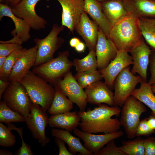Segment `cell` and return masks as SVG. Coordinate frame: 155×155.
<instances>
[{
	"mask_svg": "<svg viewBox=\"0 0 155 155\" xmlns=\"http://www.w3.org/2000/svg\"><path fill=\"white\" fill-rule=\"evenodd\" d=\"M51 134L52 136L64 141L68 146L69 151L73 155L77 152L79 153L78 155H94L82 144L79 137L73 136L68 130L53 128L51 130Z\"/></svg>",
	"mask_w": 155,
	"mask_h": 155,
	"instance_id": "cb8c5ba5",
	"label": "cell"
},
{
	"mask_svg": "<svg viewBox=\"0 0 155 155\" xmlns=\"http://www.w3.org/2000/svg\"><path fill=\"white\" fill-rule=\"evenodd\" d=\"M144 139L139 137L132 140L123 141L120 146L126 155H145Z\"/></svg>",
	"mask_w": 155,
	"mask_h": 155,
	"instance_id": "f546056e",
	"label": "cell"
},
{
	"mask_svg": "<svg viewBox=\"0 0 155 155\" xmlns=\"http://www.w3.org/2000/svg\"><path fill=\"white\" fill-rule=\"evenodd\" d=\"M80 41V40L78 38H73L70 40L69 44L71 47L75 48Z\"/></svg>",
	"mask_w": 155,
	"mask_h": 155,
	"instance_id": "f6af8a7d",
	"label": "cell"
},
{
	"mask_svg": "<svg viewBox=\"0 0 155 155\" xmlns=\"http://www.w3.org/2000/svg\"><path fill=\"white\" fill-rule=\"evenodd\" d=\"M131 55L124 51H118L115 58L105 68L99 70L104 82L111 90L114 89V81L118 75L125 68L132 64Z\"/></svg>",
	"mask_w": 155,
	"mask_h": 155,
	"instance_id": "4fadbf2b",
	"label": "cell"
},
{
	"mask_svg": "<svg viewBox=\"0 0 155 155\" xmlns=\"http://www.w3.org/2000/svg\"><path fill=\"white\" fill-rule=\"evenodd\" d=\"M75 48L77 52H82L84 51L85 49V45L84 43L80 41Z\"/></svg>",
	"mask_w": 155,
	"mask_h": 155,
	"instance_id": "ee69618b",
	"label": "cell"
},
{
	"mask_svg": "<svg viewBox=\"0 0 155 155\" xmlns=\"http://www.w3.org/2000/svg\"><path fill=\"white\" fill-rule=\"evenodd\" d=\"M75 135L84 142V147L95 154L110 141L119 138L123 134L121 130L103 134L96 135L84 132L77 129L73 131Z\"/></svg>",
	"mask_w": 155,
	"mask_h": 155,
	"instance_id": "2e32d148",
	"label": "cell"
},
{
	"mask_svg": "<svg viewBox=\"0 0 155 155\" xmlns=\"http://www.w3.org/2000/svg\"><path fill=\"white\" fill-rule=\"evenodd\" d=\"M152 51L143 38L140 42L129 52L133 61V66L131 71L134 74H138L142 80L145 82H147V69Z\"/></svg>",
	"mask_w": 155,
	"mask_h": 155,
	"instance_id": "5bb4252c",
	"label": "cell"
},
{
	"mask_svg": "<svg viewBox=\"0 0 155 155\" xmlns=\"http://www.w3.org/2000/svg\"><path fill=\"white\" fill-rule=\"evenodd\" d=\"M80 120L78 112L69 111L51 115L49 118L48 124L51 127L65 129L70 132L77 129Z\"/></svg>",
	"mask_w": 155,
	"mask_h": 155,
	"instance_id": "603a6c76",
	"label": "cell"
},
{
	"mask_svg": "<svg viewBox=\"0 0 155 155\" xmlns=\"http://www.w3.org/2000/svg\"><path fill=\"white\" fill-rule=\"evenodd\" d=\"M20 82L26 89L32 102L48 111L54 98L55 88L30 70Z\"/></svg>",
	"mask_w": 155,
	"mask_h": 155,
	"instance_id": "3957f363",
	"label": "cell"
},
{
	"mask_svg": "<svg viewBox=\"0 0 155 155\" xmlns=\"http://www.w3.org/2000/svg\"><path fill=\"white\" fill-rule=\"evenodd\" d=\"M4 16L10 18L13 22L15 28L11 32L13 36L11 39L7 41H0V43H11L22 45L27 41L31 37L30 34L31 28L28 23L24 20L15 16L11 8L7 5L0 4V20Z\"/></svg>",
	"mask_w": 155,
	"mask_h": 155,
	"instance_id": "8fae6325",
	"label": "cell"
},
{
	"mask_svg": "<svg viewBox=\"0 0 155 155\" xmlns=\"http://www.w3.org/2000/svg\"><path fill=\"white\" fill-rule=\"evenodd\" d=\"M144 144L145 155H155V137L144 139Z\"/></svg>",
	"mask_w": 155,
	"mask_h": 155,
	"instance_id": "f35d334b",
	"label": "cell"
},
{
	"mask_svg": "<svg viewBox=\"0 0 155 155\" xmlns=\"http://www.w3.org/2000/svg\"><path fill=\"white\" fill-rule=\"evenodd\" d=\"M14 6H16L23 0H8Z\"/></svg>",
	"mask_w": 155,
	"mask_h": 155,
	"instance_id": "c3c4849f",
	"label": "cell"
},
{
	"mask_svg": "<svg viewBox=\"0 0 155 155\" xmlns=\"http://www.w3.org/2000/svg\"><path fill=\"white\" fill-rule=\"evenodd\" d=\"M3 101L12 110L26 119L29 114L32 102L20 82H10L2 96Z\"/></svg>",
	"mask_w": 155,
	"mask_h": 155,
	"instance_id": "52a82bcc",
	"label": "cell"
},
{
	"mask_svg": "<svg viewBox=\"0 0 155 155\" xmlns=\"http://www.w3.org/2000/svg\"><path fill=\"white\" fill-rule=\"evenodd\" d=\"M113 139L108 142L105 147H103L95 155H126L117 146Z\"/></svg>",
	"mask_w": 155,
	"mask_h": 155,
	"instance_id": "d590c367",
	"label": "cell"
},
{
	"mask_svg": "<svg viewBox=\"0 0 155 155\" xmlns=\"http://www.w3.org/2000/svg\"><path fill=\"white\" fill-rule=\"evenodd\" d=\"M151 88L152 91L155 94V84L151 85Z\"/></svg>",
	"mask_w": 155,
	"mask_h": 155,
	"instance_id": "681fc988",
	"label": "cell"
},
{
	"mask_svg": "<svg viewBox=\"0 0 155 155\" xmlns=\"http://www.w3.org/2000/svg\"><path fill=\"white\" fill-rule=\"evenodd\" d=\"M69 55L68 51L60 52L56 58L36 66L32 71L53 85L64 78L73 66Z\"/></svg>",
	"mask_w": 155,
	"mask_h": 155,
	"instance_id": "277c9868",
	"label": "cell"
},
{
	"mask_svg": "<svg viewBox=\"0 0 155 155\" xmlns=\"http://www.w3.org/2000/svg\"><path fill=\"white\" fill-rule=\"evenodd\" d=\"M40 0H23L11 8L12 12L17 17L27 22L32 29L39 30L45 28L47 21L38 15L35 7Z\"/></svg>",
	"mask_w": 155,
	"mask_h": 155,
	"instance_id": "7c38bea8",
	"label": "cell"
},
{
	"mask_svg": "<svg viewBox=\"0 0 155 155\" xmlns=\"http://www.w3.org/2000/svg\"><path fill=\"white\" fill-rule=\"evenodd\" d=\"M26 49L22 47L17 49L7 56L3 69L0 72V79L8 81L10 72L13 66Z\"/></svg>",
	"mask_w": 155,
	"mask_h": 155,
	"instance_id": "d6a6232c",
	"label": "cell"
},
{
	"mask_svg": "<svg viewBox=\"0 0 155 155\" xmlns=\"http://www.w3.org/2000/svg\"><path fill=\"white\" fill-rule=\"evenodd\" d=\"M65 27L54 24L49 34L42 39L35 38L34 42L38 47L36 59L34 64L36 66L46 62L53 58V55L61 47L65 40L58 36L63 30Z\"/></svg>",
	"mask_w": 155,
	"mask_h": 155,
	"instance_id": "8992f818",
	"label": "cell"
},
{
	"mask_svg": "<svg viewBox=\"0 0 155 155\" xmlns=\"http://www.w3.org/2000/svg\"><path fill=\"white\" fill-rule=\"evenodd\" d=\"M73 107V103L63 93L55 89L53 101L48 111L49 113L54 115L70 111Z\"/></svg>",
	"mask_w": 155,
	"mask_h": 155,
	"instance_id": "4316f807",
	"label": "cell"
},
{
	"mask_svg": "<svg viewBox=\"0 0 155 155\" xmlns=\"http://www.w3.org/2000/svg\"><path fill=\"white\" fill-rule=\"evenodd\" d=\"M2 0H0L1 1H2Z\"/></svg>",
	"mask_w": 155,
	"mask_h": 155,
	"instance_id": "816d5d0a",
	"label": "cell"
},
{
	"mask_svg": "<svg viewBox=\"0 0 155 155\" xmlns=\"http://www.w3.org/2000/svg\"><path fill=\"white\" fill-rule=\"evenodd\" d=\"M0 155H13L12 152L9 150L1 149L0 150Z\"/></svg>",
	"mask_w": 155,
	"mask_h": 155,
	"instance_id": "7dc6e473",
	"label": "cell"
},
{
	"mask_svg": "<svg viewBox=\"0 0 155 155\" xmlns=\"http://www.w3.org/2000/svg\"><path fill=\"white\" fill-rule=\"evenodd\" d=\"M25 121L26 119L23 115L10 108L3 101H0V122L7 124Z\"/></svg>",
	"mask_w": 155,
	"mask_h": 155,
	"instance_id": "1f68e13d",
	"label": "cell"
},
{
	"mask_svg": "<svg viewBox=\"0 0 155 155\" xmlns=\"http://www.w3.org/2000/svg\"><path fill=\"white\" fill-rule=\"evenodd\" d=\"M151 77L148 83L152 85L155 84V51L152 50L150 57Z\"/></svg>",
	"mask_w": 155,
	"mask_h": 155,
	"instance_id": "ab89813d",
	"label": "cell"
},
{
	"mask_svg": "<svg viewBox=\"0 0 155 155\" xmlns=\"http://www.w3.org/2000/svg\"><path fill=\"white\" fill-rule=\"evenodd\" d=\"M140 83V87L135 89L131 95L150 108L152 111V115L155 117V95L151 85L142 80Z\"/></svg>",
	"mask_w": 155,
	"mask_h": 155,
	"instance_id": "484cf974",
	"label": "cell"
},
{
	"mask_svg": "<svg viewBox=\"0 0 155 155\" xmlns=\"http://www.w3.org/2000/svg\"><path fill=\"white\" fill-rule=\"evenodd\" d=\"M117 51L113 43L106 37L98 26L95 53L99 70L106 67L115 58Z\"/></svg>",
	"mask_w": 155,
	"mask_h": 155,
	"instance_id": "e0dca14e",
	"label": "cell"
},
{
	"mask_svg": "<svg viewBox=\"0 0 155 155\" xmlns=\"http://www.w3.org/2000/svg\"><path fill=\"white\" fill-rule=\"evenodd\" d=\"M38 47L26 49L18 60L10 72L8 81L10 82H20L22 79L34 65L37 57Z\"/></svg>",
	"mask_w": 155,
	"mask_h": 155,
	"instance_id": "ac0fdd59",
	"label": "cell"
},
{
	"mask_svg": "<svg viewBox=\"0 0 155 155\" xmlns=\"http://www.w3.org/2000/svg\"><path fill=\"white\" fill-rule=\"evenodd\" d=\"M142 80L140 75H135L131 72L129 66L124 69L114 81V105L122 106L125 100L131 95L136 86Z\"/></svg>",
	"mask_w": 155,
	"mask_h": 155,
	"instance_id": "9c48e42d",
	"label": "cell"
},
{
	"mask_svg": "<svg viewBox=\"0 0 155 155\" xmlns=\"http://www.w3.org/2000/svg\"><path fill=\"white\" fill-rule=\"evenodd\" d=\"M7 127L11 131H16L19 134L22 140L21 147L15 153L16 155H33V153L30 146L24 140L23 137V130L22 127H17L11 123L7 124Z\"/></svg>",
	"mask_w": 155,
	"mask_h": 155,
	"instance_id": "e575fe53",
	"label": "cell"
},
{
	"mask_svg": "<svg viewBox=\"0 0 155 155\" xmlns=\"http://www.w3.org/2000/svg\"><path fill=\"white\" fill-rule=\"evenodd\" d=\"M143 38L152 50L155 51V18H139Z\"/></svg>",
	"mask_w": 155,
	"mask_h": 155,
	"instance_id": "83f0119b",
	"label": "cell"
},
{
	"mask_svg": "<svg viewBox=\"0 0 155 155\" xmlns=\"http://www.w3.org/2000/svg\"><path fill=\"white\" fill-rule=\"evenodd\" d=\"M97 0L99 2H100L103 1H106V0Z\"/></svg>",
	"mask_w": 155,
	"mask_h": 155,
	"instance_id": "f907efd6",
	"label": "cell"
},
{
	"mask_svg": "<svg viewBox=\"0 0 155 155\" xmlns=\"http://www.w3.org/2000/svg\"><path fill=\"white\" fill-rule=\"evenodd\" d=\"M128 13L138 18H155V0H123Z\"/></svg>",
	"mask_w": 155,
	"mask_h": 155,
	"instance_id": "44dd1931",
	"label": "cell"
},
{
	"mask_svg": "<svg viewBox=\"0 0 155 155\" xmlns=\"http://www.w3.org/2000/svg\"><path fill=\"white\" fill-rule=\"evenodd\" d=\"M73 62L77 72L97 70L98 65L95 50L89 51L88 54L82 59H75Z\"/></svg>",
	"mask_w": 155,
	"mask_h": 155,
	"instance_id": "f1b7e54d",
	"label": "cell"
},
{
	"mask_svg": "<svg viewBox=\"0 0 155 155\" xmlns=\"http://www.w3.org/2000/svg\"><path fill=\"white\" fill-rule=\"evenodd\" d=\"M84 89L88 102L98 105L104 103L110 106H114V93L104 82H97Z\"/></svg>",
	"mask_w": 155,
	"mask_h": 155,
	"instance_id": "d6986e66",
	"label": "cell"
},
{
	"mask_svg": "<svg viewBox=\"0 0 155 155\" xmlns=\"http://www.w3.org/2000/svg\"><path fill=\"white\" fill-rule=\"evenodd\" d=\"M46 112L39 105L32 102L30 112L25 122L33 137L44 147L50 141L45 132L49 120Z\"/></svg>",
	"mask_w": 155,
	"mask_h": 155,
	"instance_id": "ba28073f",
	"label": "cell"
},
{
	"mask_svg": "<svg viewBox=\"0 0 155 155\" xmlns=\"http://www.w3.org/2000/svg\"><path fill=\"white\" fill-rule=\"evenodd\" d=\"M54 88L67 97L79 108L80 111H84L88 102L86 94L78 84L72 73L69 71L63 79L53 84Z\"/></svg>",
	"mask_w": 155,
	"mask_h": 155,
	"instance_id": "30bf717a",
	"label": "cell"
},
{
	"mask_svg": "<svg viewBox=\"0 0 155 155\" xmlns=\"http://www.w3.org/2000/svg\"><path fill=\"white\" fill-rule=\"evenodd\" d=\"M143 38L139 18L128 13L112 26L108 39L118 51L129 53Z\"/></svg>",
	"mask_w": 155,
	"mask_h": 155,
	"instance_id": "7a4b0ae2",
	"label": "cell"
},
{
	"mask_svg": "<svg viewBox=\"0 0 155 155\" xmlns=\"http://www.w3.org/2000/svg\"><path fill=\"white\" fill-rule=\"evenodd\" d=\"M121 111L119 106H110L102 104L98 105L93 110L80 111L78 112L80 117L79 126L82 131L88 133H108L118 131L121 127L119 120L112 117L119 116Z\"/></svg>",
	"mask_w": 155,
	"mask_h": 155,
	"instance_id": "6da1fadb",
	"label": "cell"
},
{
	"mask_svg": "<svg viewBox=\"0 0 155 155\" xmlns=\"http://www.w3.org/2000/svg\"><path fill=\"white\" fill-rule=\"evenodd\" d=\"M7 57L5 56H0V72L3 69Z\"/></svg>",
	"mask_w": 155,
	"mask_h": 155,
	"instance_id": "bcb514c9",
	"label": "cell"
},
{
	"mask_svg": "<svg viewBox=\"0 0 155 155\" xmlns=\"http://www.w3.org/2000/svg\"><path fill=\"white\" fill-rule=\"evenodd\" d=\"M55 141L59 148V155H73L66 148L64 141L60 138L55 137Z\"/></svg>",
	"mask_w": 155,
	"mask_h": 155,
	"instance_id": "60d3db41",
	"label": "cell"
},
{
	"mask_svg": "<svg viewBox=\"0 0 155 155\" xmlns=\"http://www.w3.org/2000/svg\"><path fill=\"white\" fill-rule=\"evenodd\" d=\"M147 119L148 123L150 127L155 131V117L151 115Z\"/></svg>",
	"mask_w": 155,
	"mask_h": 155,
	"instance_id": "7bdbcfd3",
	"label": "cell"
},
{
	"mask_svg": "<svg viewBox=\"0 0 155 155\" xmlns=\"http://www.w3.org/2000/svg\"><path fill=\"white\" fill-rule=\"evenodd\" d=\"M62 8L61 25L73 33L84 11V0H57Z\"/></svg>",
	"mask_w": 155,
	"mask_h": 155,
	"instance_id": "9a60e30c",
	"label": "cell"
},
{
	"mask_svg": "<svg viewBox=\"0 0 155 155\" xmlns=\"http://www.w3.org/2000/svg\"><path fill=\"white\" fill-rule=\"evenodd\" d=\"M10 82L8 81L5 80L0 79V100L5 91L9 85Z\"/></svg>",
	"mask_w": 155,
	"mask_h": 155,
	"instance_id": "b9f144b4",
	"label": "cell"
},
{
	"mask_svg": "<svg viewBox=\"0 0 155 155\" xmlns=\"http://www.w3.org/2000/svg\"><path fill=\"white\" fill-rule=\"evenodd\" d=\"M98 25L91 20L84 11L81 14L75 30L82 38L89 51L95 50L98 37Z\"/></svg>",
	"mask_w": 155,
	"mask_h": 155,
	"instance_id": "ffe728a7",
	"label": "cell"
},
{
	"mask_svg": "<svg viewBox=\"0 0 155 155\" xmlns=\"http://www.w3.org/2000/svg\"><path fill=\"white\" fill-rule=\"evenodd\" d=\"M84 11L90 15L108 39L112 26L104 16L100 3L97 0H84Z\"/></svg>",
	"mask_w": 155,
	"mask_h": 155,
	"instance_id": "7402d4cb",
	"label": "cell"
},
{
	"mask_svg": "<svg viewBox=\"0 0 155 155\" xmlns=\"http://www.w3.org/2000/svg\"><path fill=\"white\" fill-rule=\"evenodd\" d=\"M74 76L83 89L103 79L99 71L97 70L78 72Z\"/></svg>",
	"mask_w": 155,
	"mask_h": 155,
	"instance_id": "4dcf8cb0",
	"label": "cell"
},
{
	"mask_svg": "<svg viewBox=\"0 0 155 155\" xmlns=\"http://www.w3.org/2000/svg\"><path fill=\"white\" fill-rule=\"evenodd\" d=\"M100 2L104 16L112 26L128 14L123 0H106Z\"/></svg>",
	"mask_w": 155,
	"mask_h": 155,
	"instance_id": "d4e9b609",
	"label": "cell"
},
{
	"mask_svg": "<svg viewBox=\"0 0 155 155\" xmlns=\"http://www.w3.org/2000/svg\"><path fill=\"white\" fill-rule=\"evenodd\" d=\"M155 133L148 125L147 119H143L140 121L137 128L136 135L137 136H147Z\"/></svg>",
	"mask_w": 155,
	"mask_h": 155,
	"instance_id": "74e56055",
	"label": "cell"
},
{
	"mask_svg": "<svg viewBox=\"0 0 155 155\" xmlns=\"http://www.w3.org/2000/svg\"><path fill=\"white\" fill-rule=\"evenodd\" d=\"M146 111L144 104L132 95L125 100L121 110L119 121L128 138L132 139L136 136L140 116Z\"/></svg>",
	"mask_w": 155,
	"mask_h": 155,
	"instance_id": "5b68a950",
	"label": "cell"
},
{
	"mask_svg": "<svg viewBox=\"0 0 155 155\" xmlns=\"http://www.w3.org/2000/svg\"><path fill=\"white\" fill-rule=\"evenodd\" d=\"M0 43V56H7L14 51L23 47L22 45L17 43Z\"/></svg>",
	"mask_w": 155,
	"mask_h": 155,
	"instance_id": "8d00e7d4",
	"label": "cell"
},
{
	"mask_svg": "<svg viewBox=\"0 0 155 155\" xmlns=\"http://www.w3.org/2000/svg\"><path fill=\"white\" fill-rule=\"evenodd\" d=\"M16 142V137L7 127L0 123V145L3 147H11Z\"/></svg>",
	"mask_w": 155,
	"mask_h": 155,
	"instance_id": "836d02e7",
	"label": "cell"
}]
</instances>
